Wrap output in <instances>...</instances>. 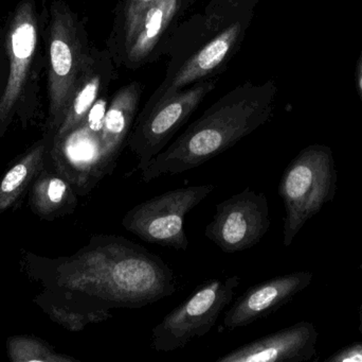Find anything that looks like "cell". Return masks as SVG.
I'll return each instance as SVG.
<instances>
[{"mask_svg":"<svg viewBox=\"0 0 362 362\" xmlns=\"http://www.w3.org/2000/svg\"><path fill=\"white\" fill-rule=\"evenodd\" d=\"M216 84L217 78L202 80L163 99L146 102L127 140V147L137 159L138 170L144 171L169 145Z\"/></svg>","mask_w":362,"mask_h":362,"instance_id":"8992f818","label":"cell"},{"mask_svg":"<svg viewBox=\"0 0 362 362\" xmlns=\"http://www.w3.org/2000/svg\"><path fill=\"white\" fill-rule=\"evenodd\" d=\"M276 94L272 79L261 84L246 81L230 89L148 164L142 181L177 176L229 150L272 119Z\"/></svg>","mask_w":362,"mask_h":362,"instance_id":"7a4b0ae2","label":"cell"},{"mask_svg":"<svg viewBox=\"0 0 362 362\" xmlns=\"http://www.w3.org/2000/svg\"><path fill=\"white\" fill-rule=\"evenodd\" d=\"M182 1V8L183 10L187 8V6H191L192 4L196 1V0H181Z\"/></svg>","mask_w":362,"mask_h":362,"instance_id":"cb8c5ba5","label":"cell"},{"mask_svg":"<svg viewBox=\"0 0 362 362\" xmlns=\"http://www.w3.org/2000/svg\"><path fill=\"white\" fill-rule=\"evenodd\" d=\"M183 10L181 0H158L144 12L112 55L115 64L137 69L163 52L174 23Z\"/></svg>","mask_w":362,"mask_h":362,"instance_id":"8fae6325","label":"cell"},{"mask_svg":"<svg viewBox=\"0 0 362 362\" xmlns=\"http://www.w3.org/2000/svg\"><path fill=\"white\" fill-rule=\"evenodd\" d=\"M313 280L312 272L298 271L255 285L245 291L226 312L223 329L234 331L274 314L308 288Z\"/></svg>","mask_w":362,"mask_h":362,"instance_id":"7c38bea8","label":"cell"},{"mask_svg":"<svg viewBox=\"0 0 362 362\" xmlns=\"http://www.w3.org/2000/svg\"><path fill=\"white\" fill-rule=\"evenodd\" d=\"M259 0H210L206 8L210 10L255 11Z\"/></svg>","mask_w":362,"mask_h":362,"instance_id":"ffe728a7","label":"cell"},{"mask_svg":"<svg viewBox=\"0 0 362 362\" xmlns=\"http://www.w3.org/2000/svg\"><path fill=\"white\" fill-rule=\"evenodd\" d=\"M30 202L40 216L46 218L71 214L78 205L74 187L68 181L53 174L38 176L32 186Z\"/></svg>","mask_w":362,"mask_h":362,"instance_id":"2e32d148","label":"cell"},{"mask_svg":"<svg viewBox=\"0 0 362 362\" xmlns=\"http://www.w3.org/2000/svg\"><path fill=\"white\" fill-rule=\"evenodd\" d=\"M34 353V361H74L71 357L62 356L53 352L49 346L27 338H17L10 344L12 361H23L29 353Z\"/></svg>","mask_w":362,"mask_h":362,"instance_id":"d6986e66","label":"cell"},{"mask_svg":"<svg viewBox=\"0 0 362 362\" xmlns=\"http://www.w3.org/2000/svg\"><path fill=\"white\" fill-rule=\"evenodd\" d=\"M325 362H362V342L356 341L338 350Z\"/></svg>","mask_w":362,"mask_h":362,"instance_id":"44dd1931","label":"cell"},{"mask_svg":"<svg viewBox=\"0 0 362 362\" xmlns=\"http://www.w3.org/2000/svg\"><path fill=\"white\" fill-rule=\"evenodd\" d=\"M47 145L38 142L25 153L0 182V214L16 203L44 165Z\"/></svg>","mask_w":362,"mask_h":362,"instance_id":"e0dca14e","label":"cell"},{"mask_svg":"<svg viewBox=\"0 0 362 362\" xmlns=\"http://www.w3.org/2000/svg\"><path fill=\"white\" fill-rule=\"evenodd\" d=\"M67 306L80 314L139 310L171 297L175 274L161 257L122 236L95 235L61 266Z\"/></svg>","mask_w":362,"mask_h":362,"instance_id":"6da1fadb","label":"cell"},{"mask_svg":"<svg viewBox=\"0 0 362 362\" xmlns=\"http://www.w3.org/2000/svg\"><path fill=\"white\" fill-rule=\"evenodd\" d=\"M337 182L333 151L325 145L306 147L288 164L279 184L285 208L284 247H291L305 223L333 201Z\"/></svg>","mask_w":362,"mask_h":362,"instance_id":"277c9868","label":"cell"},{"mask_svg":"<svg viewBox=\"0 0 362 362\" xmlns=\"http://www.w3.org/2000/svg\"><path fill=\"white\" fill-rule=\"evenodd\" d=\"M253 13L206 8L174 26L163 48L169 57L165 79L148 102L225 72L244 42Z\"/></svg>","mask_w":362,"mask_h":362,"instance_id":"3957f363","label":"cell"},{"mask_svg":"<svg viewBox=\"0 0 362 362\" xmlns=\"http://www.w3.org/2000/svg\"><path fill=\"white\" fill-rule=\"evenodd\" d=\"M38 44V21L34 0H21L6 31L10 68L8 82L0 98V130L8 125L19 101L25 98Z\"/></svg>","mask_w":362,"mask_h":362,"instance_id":"30bf717a","label":"cell"},{"mask_svg":"<svg viewBox=\"0 0 362 362\" xmlns=\"http://www.w3.org/2000/svg\"><path fill=\"white\" fill-rule=\"evenodd\" d=\"M318 332L314 323L301 321L286 329L244 344L216 362H305L317 354Z\"/></svg>","mask_w":362,"mask_h":362,"instance_id":"4fadbf2b","label":"cell"},{"mask_svg":"<svg viewBox=\"0 0 362 362\" xmlns=\"http://www.w3.org/2000/svg\"><path fill=\"white\" fill-rule=\"evenodd\" d=\"M157 1L158 0H121L117 6L114 27L107 42L110 55H114L140 17Z\"/></svg>","mask_w":362,"mask_h":362,"instance_id":"ac0fdd59","label":"cell"},{"mask_svg":"<svg viewBox=\"0 0 362 362\" xmlns=\"http://www.w3.org/2000/svg\"><path fill=\"white\" fill-rule=\"evenodd\" d=\"M213 184L174 189L146 200L127 210L122 227L148 244L177 251L189 249L185 218L213 193Z\"/></svg>","mask_w":362,"mask_h":362,"instance_id":"ba28073f","label":"cell"},{"mask_svg":"<svg viewBox=\"0 0 362 362\" xmlns=\"http://www.w3.org/2000/svg\"><path fill=\"white\" fill-rule=\"evenodd\" d=\"M265 193L247 187L217 204L204 236L223 252L238 253L259 244L270 227Z\"/></svg>","mask_w":362,"mask_h":362,"instance_id":"9c48e42d","label":"cell"},{"mask_svg":"<svg viewBox=\"0 0 362 362\" xmlns=\"http://www.w3.org/2000/svg\"><path fill=\"white\" fill-rule=\"evenodd\" d=\"M240 284L238 276L202 284L154 327L151 349L156 352H173L185 348L192 340L204 337L231 303Z\"/></svg>","mask_w":362,"mask_h":362,"instance_id":"52a82bcc","label":"cell"},{"mask_svg":"<svg viewBox=\"0 0 362 362\" xmlns=\"http://www.w3.org/2000/svg\"><path fill=\"white\" fill-rule=\"evenodd\" d=\"M90 47L78 15L62 0L53 2L48 33V96L49 118L55 132L65 116Z\"/></svg>","mask_w":362,"mask_h":362,"instance_id":"5b68a950","label":"cell"},{"mask_svg":"<svg viewBox=\"0 0 362 362\" xmlns=\"http://www.w3.org/2000/svg\"><path fill=\"white\" fill-rule=\"evenodd\" d=\"M356 83L357 89H358L359 97L362 102V50L361 57H359L358 62H357L356 66Z\"/></svg>","mask_w":362,"mask_h":362,"instance_id":"7402d4cb","label":"cell"},{"mask_svg":"<svg viewBox=\"0 0 362 362\" xmlns=\"http://www.w3.org/2000/svg\"><path fill=\"white\" fill-rule=\"evenodd\" d=\"M361 269H362V263L361 265ZM359 333L362 334V305L361 308H359V327H358Z\"/></svg>","mask_w":362,"mask_h":362,"instance_id":"603a6c76","label":"cell"},{"mask_svg":"<svg viewBox=\"0 0 362 362\" xmlns=\"http://www.w3.org/2000/svg\"><path fill=\"white\" fill-rule=\"evenodd\" d=\"M117 79L114 59L110 51L91 46L76 81L74 94L59 129L55 142H59L84 123L91 108L101 96L107 93Z\"/></svg>","mask_w":362,"mask_h":362,"instance_id":"5bb4252c","label":"cell"},{"mask_svg":"<svg viewBox=\"0 0 362 362\" xmlns=\"http://www.w3.org/2000/svg\"><path fill=\"white\" fill-rule=\"evenodd\" d=\"M142 93L144 85L134 81L120 87L108 103L100 140L99 161L102 180L112 176L123 150L127 146L129 134L138 115Z\"/></svg>","mask_w":362,"mask_h":362,"instance_id":"9a60e30c","label":"cell"}]
</instances>
